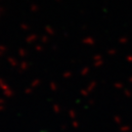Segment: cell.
Here are the masks:
<instances>
[{"label": "cell", "mask_w": 132, "mask_h": 132, "mask_svg": "<svg viewBox=\"0 0 132 132\" xmlns=\"http://www.w3.org/2000/svg\"><path fill=\"white\" fill-rule=\"evenodd\" d=\"M40 132H45V131H40Z\"/></svg>", "instance_id": "obj_1"}]
</instances>
